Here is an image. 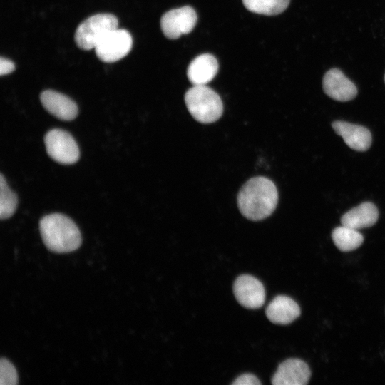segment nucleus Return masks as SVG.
Masks as SVG:
<instances>
[{"label":"nucleus","mask_w":385,"mask_h":385,"mask_svg":"<svg viewBox=\"0 0 385 385\" xmlns=\"http://www.w3.org/2000/svg\"><path fill=\"white\" fill-rule=\"evenodd\" d=\"M278 192L274 183L265 177L249 180L240 190L237 205L240 212L251 220H260L275 210Z\"/></svg>","instance_id":"obj_1"},{"label":"nucleus","mask_w":385,"mask_h":385,"mask_svg":"<svg viewBox=\"0 0 385 385\" xmlns=\"http://www.w3.org/2000/svg\"><path fill=\"white\" fill-rule=\"evenodd\" d=\"M40 233L44 245L54 252H70L81 245V235L75 222L67 216L53 213L39 222Z\"/></svg>","instance_id":"obj_2"},{"label":"nucleus","mask_w":385,"mask_h":385,"mask_svg":"<svg viewBox=\"0 0 385 385\" xmlns=\"http://www.w3.org/2000/svg\"><path fill=\"white\" fill-rule=\"evenodd\" d=\"M185 102L192 117L202 123H213L222 114L220 97L206 85L193 86L185 93Z\"/></svg>","instance_id":"obj_3"},{"label":"nucleus","mask_w":385,"mask_h":385,"mask_svg":"<svg viewBox=\"0 0 385 385\" xmlns=\"http://www.w3.org/2000/svg\"><path fill=\"white\" fill-rule=\"evenodd\" d=\"M118 19L111 14L91 16L79 24L75 33L77 46L83 50L94 48L111 30L118 28Z\"/></svg>","instance_id":"obj_4"},{"label":"nucleus","mask_w":385,"mask_h":385,"mask_svg":"<svg viewBox=\"0 0 385 385\" xmlns=\"http://www.w3.org/2000/svg\"><path fill=\"white\" fill-rule=\"evenodd\" d=\"M133 39L125 29L115 28L108 31L95 46L97 57L106 63H113L125 57L130 51Z\"/></svg>","instance_id":"obj_5"},{"label":"nucleus","mask_w":385,"mask_h":385,"mask_svg":"<svg viewBox=\"0 0 385 385\" xmlns=\"http://www.w3.org/2000/svg\"><path fill=\"white\" fill-rule=\"evenodd\" d=\"M44 143L48 155L61 164L75 163L79 158L78 145L68 132L52 129L45 135Z\"/></svg>","instance_id":"obj_6"},{"label":"nucleus","mask_w":385,"mask_h":385,"mask_svg":"<svg viewBox=\"0 0 385 385\" xmlns=\"http://www.w3.org/2000/svg\"><path fill=\"white\" fill-rule=\"evenodd\" d=\"M197 20L194 9L185 6L164 14L160 19V27L167 38L176 39L183 34L190 33L194 29Z\"/></svg>","instance_id":"obj_7"},{"label":"nucleus","mask_w":385,"mask_h":385,"mask_svg":"<svg viewBox=\"0 0 385 385\" xmlns=\"http://www.w3.org/2000/svg\"><path fill=\"white\" fill-rule=\"evenodd\" d=\"M233 292L237 301L247 309H258L265 300V290L262 282L248 274L238 277L233 284Z\"/></svg>","instance_id":"obj_8"},{"label":"nucleus","mask_w":385,"mask_h":385,"mask_svg":"<svg viewBox=\"0 0 385 385\" xmlns=\"http://www.w3.org/2000/svg\"><path fill=\"white\" fill-rule=\"evenodd\" d=\"M310 376V369L304 361L292 358L279 365L271 381L274 385H305Z\"/></svg>","instance_id":"obj_9"},{"label":"nucleus","mask_w":385,"mask_h":385,"mask_svg":"<svg viewBox=\"0 0 385 385\" xmlns=\"http://www.w3.org/2000/svg\"><path fill=\"white\" fill-rule=\"evenodd\" d=\"M322 85L324 93L338 101H350L357 94L354 83L337 68L330 69L325 73Z\"/></svg>","instance_id":"obj_10"},{"label":"nucleus","mask_w":385,"mask_h":385,"mask_svg":"<svg viewBox=\"0 0 385 385\" xmlns=\"http://www.w3.org/2000/svg\"><path fill=\"white\" fill-rule=\"evenodd\" d=\"M40 99L43 107L55 117L71 120L78 114L76 103L69 97L55 91L46 90L41 93Z\"/></svg>","instance_id":"obj_11"},{"label":"nucleus","mask_w":385,"mask_h":385,"mask_svg":"<svg viewBox=\"0 0 385 385\" xmlns=\"http://www.w3.org/2000/svg\"><path fill=\"white\" fill-rule=\"evenodd\" d=\"M332 126L351 149L366 151L370 148L371 135L366 128L341 120L334 121Z\"/></svg>","instance_id":"obj_12"},{"label":"nucleus","mask_w":385,"mask_h":385,"mask_svg":"<svg viewBox=\"0 0 385 385\" xmlns=\"http://www.w3.org/2000/svg\"><path fill=\"white\" fill-rule=\"evenodd\" d=\"M300 308L292 298L278 295L267 305L265 314L267 319L274 324H288L300 315Z\"/></svg>","instance_id":"obj_13"},{"label":"nucleus","mask_w":385,"mask_h":385,"mask_svg":"<svg viewBox=\"0 0 385 385\" xmlns=\"http://www.w3.org/2000/svg\"><path fill=\"white\" fill-rule=\"evenodd\" d=\"M218 71L215 56L203 53L194 58L188 66L187 76L193 86H203L211 81Z\"/></svg>","instance_id":"obj_14"},{"label":"nucleus","mask_w":385,"mask_h":385,"mask_svg":"<svg viewBox=\"0 0 385 385\" xmlns=\"http://www.w3.org/2000/svg\"><path fill=\"white\" fill-rule=\"evenodd\" d=\"M379 217V211L374 204L365 202L346 212L341 218L342 225L355 230L374 225Z\"/></svg>","instance_id":"obj_15"},{"label":"nucleus","mask_w":385,"mask_h":385,"mask_svg":"<svg viewBox=\"0 0 385 385\" xmlns=\"http://www.w3.org/2000/svg\"><path fill=\"white\" fill-rule=\"evenodd\" d=\"M332 238L336 247L342 252L354 250L364 241L363 235L358 230L345 225L334 229Z\"/></svg>","instance_id":"obj_16"},{"label":"nucleus","mask_w":385,"mask_h":385,"mask_svg":"<svg viewBox=\"0 0 385 385\" xmlns=\"http://www.w3.org/2000/svg\"><path fill=\"white\" fill-rule=\"evenodd\" d=\"M290 0H242L249 11L263 15L272 16L283 12Z\"/></svg>","instance_id":"obj_17"},{"label":"nucleus","mask_w":385,"mask_h":385,"mask_svg":"<svg viewBox=\"0 0 385 385\" xmlns=\"http://www.w3.org/2000/svg\"><path fill=\"white\" fill-rule=\"evenodd\" d=\"M18 200L16 195L10 190L2 174L0 178V217L8 219L15 212Z\"/></svg>","instance_id":"obj_18"},{"label":"nucleus","mask_w":385,"mask_h":385,"mask_svg":"<svg viewBox=\"0 0 385 385\" xmlns=\"http://www.w3.org/2000/svg\"><path fill=\"white\" fill-rule=\"evenodd\" d=\"M18 384V375L14 366L6 358L0 361V384L15 385Z\"/></svg>","instance_id":"obj_19"},{"label":"nucleus","mask_w":385,"mask_h":385,"mask_svg":"<svg viewBox=\"0 0 385 385\" xmlns=\"http://www.w3.org/2000/svg\"><path fill=\"white\" fill-rule=\"evenodd\" d=\"M233 385H259L261 382L253 374H243L239 376L232 383Z\"/></svg>","instance_id":"obj_20"},{"label":"nucleus","mask_w":385,"mask_h":385,"mask_svg":"<svg viewBox=\"0 0 385 385\" xmlns=\"http://www.w3.org/2000/svg\"><path fill=\"white\" fill-rule=\"evenodd\" d=\"M15 69L14 63L5 58H0V74L1 76L7 75Z\"/></svg>","instance_id":"obj_21"},{"label":"nucleus","mask_w":385,"mask_h":385,"mask_svg":"<svg viewBox=\"0 0 385 385\" xmlns=\"http://www.w3.org/2000/svg\"><path fill=\"white\" fill-rule=\"evenodd\" d=\"M384 81H385V75H384Z\"/></svg>","instance_id":"obj_22"}]
</instances>
